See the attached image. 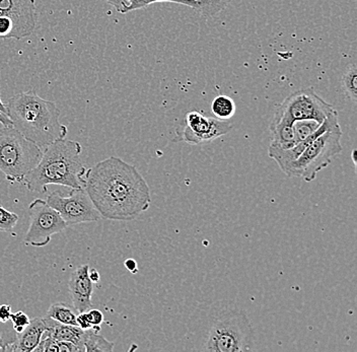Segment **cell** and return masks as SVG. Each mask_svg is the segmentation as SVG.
<instances>
[{
	"mask_svg": "<svg viewBox=\"0 0 357 352\" xmlns=\"http://www.w3.org/2000/svg\"><path fill=\"white\" fill-rule=\"evenodd\" d=\"M11 314H13V311H11L10 306H8V305H1L0 306V322H8V321H10Z\"/></svg>",
	"mask_w": 357,
	"mask_h": 352,
	"instance_id": "obj_30",
	"label": "cell"
},
{
	"mask_svg": "<svg viewBox=\"0 0 357 352\" xmlns=\"http://www.w3.org/2000/svg\"><path fill=\"white\" fill-rule=\"evenodd\" d=\"M342 130L341 127L330 129L307 146L298 159L280 168L287 177L301 178L303 181L311 183L317 175L342 153Z\"/></svg>",
	"mask_w": 357,
	"mask_h": 352,
	"instance_id": "obj_5",
	"label": "cell"
},
{
	"mask_svg": "<svg viewBox=\"0 0 357 352\" xmlns=\"http://www.w3.org/2000/svg\"><path fill=\"white\" fill-rule=\"evenodd\" d=\"M125 267L128 269L130 273H137V263L133 259H127L124 263Z\"/></svg>",
	"mask_w": 357,
	"mask_h": 352,
	"instance_id": "obj_31",
	"label": "cell"
},
{
	"mask_svg": "<svg viewBox=\"0 0 357 352\" xmlns=\"http://www.w3.org/2000/svg\"><path fill=\"white\" fill-rule=\"evenodd\" d=\"M343 89L346 97L350 101L356 102L357 100V68L356 64H351L342 77Z\"/></svg>",
	"mask_w": 357,
	"mask_h": 352,
	"instance_id": "obj_22",
	"label": "cell"
},
{
	"mask_svg": "<svg viewBox=\"0 0 357 352\" xmlns=\"http://www.w3.org/2000/svg\"><path fill=\"white\" fill-rule=\"evenodd\" d=\"M84 188L106 220H135L151 204V189L142 174L117 157L108 158L86 170Z\"/></svg>",
	"mask_w": 357,
	"mask_h": 352,
	"instance_id": "obj_1",
	"label": "cell"
},
{
	"mask_svg": "<svg viewBox=\"0 0 357 352\" xmlns=\"http://www.w3.org/2000/svg\"><path fill=\"white\" fill-rule=\"evenodd\" d=\"M75 312L77 311L75 307L67 306L63 303H57L49 307L46 317L53 319L62 324L77 325V314Z\"/></svg>",
	"mask_w": 357,
	"mask_h": 352,
	"instance_id": "obj_18",
	"label": "cell"
},
{
	"mask_svg": "<svg viewBox=\"0 0 357 352\" xmlns=\"http://www.w3.org/2000/svg\"><path fill=\"white\" fill-rule=\"evenodd\" d=\"M86 312L93 330H95L96 332H100V325L104 322V314L97 309H89V311Z\"/></svg>",
	"mask_w": 357,
	"mask_h": 352,
	"instance_id": "obj_27",
	"label": "cell"
},
{
	"mask_svg": "<svg viewBox=\"0 0 357 352\" xmlns=\"http://www.w3.org/2000/svg\"><path fill=\"white\" fill-rule=\"evenodd\" d=\"M338 126H340L338 120V113H337V111H335L334 113H332L331 115L323 122L322 125L319 127L318 130L312 133V135H310L309 137L305 138L303 141L298 142V144H296V146H292V148L287 149H280L270 146L269 149H268V155H269L272 160L278 162L279 168H282L283 166L292 162V160L298 159L301 153H303V151H305L317 137H320V135H323L326 131L336 128V127Z\"/></svg>",
	"mask_w": 357,
	"mask_h": 352,
	"instance_id": "obj_13",
	"label": "cell"
},
{
	"mask_svg": "<svg viewBox=\"0 0 357 352\" xmlns=\"http://www.w3.org/2000/svg\"><path fill=\"white\" fill-rule=\"evenodd\" d=\"M89 276L93 284H98L100 280V275L97 269H89Z\"/></svg>",
	"mask_w": 357,
	"mask_h": 352,
	"instance_id": "obj_32",
	"label": "cell"
},
{
	"mask_svg": "<svg viewBox=\"0 0 357 352\" xmlns=\"http://www.w3.org/2000/svg\"><path fill=\"white\" fill-rule=\"evenodd\" d=\"M46 202L59 213L67 226L98 222L102 217L84 188H73L67 196L55 191L47 197Z\"/></svg>",
	"mask_w": 357,
	"mask_h": 352,
	"instance_id": "obj_8",
	"label": "cell"
},
{
	"mask_svg": "<svg viewBox=\"0 0 357 352\" xmlns=\"http://www.w3.org/2000/svg\"><path fill=\"white\" fill-rule=\"evenodd\" d=\"M42 155V148L13 126L0 129V171L8 182L24 183Z\"/></svg>",
	"mask_w": 357,
	"mask_h": 352,
	"instance_id": "obj_4",
	"label": "cell"
},
{
	"mask_svg": "<svg viewBox=\"0 0 357 352\" xmlns=\"http://www.w3.org/2000/svg\"><path fill=\"white\" fill-rule=\"evenodd\" d=\"M31 224L24 236V244L28 246L46 247L53 236L62 233L67 224L59 213L46 200L35 199L29 205Z\"/></svg>",
	"mask_w": 357,
	"mask_h": 352,
	"instance_id": "obj_7",
	"label": "cell"
},
{
	"mask_svg": "<svg viewBox=\"0 0 357 352\" xmlns=\"http://www.w3.org/2000/svg\"><path fill=\"white\" fill-rule=\"evenodd\" d=\"M356 151L354 149V151H352V160H354V164H356Z\"/></svg>",
	"mask_w": 357,
	"mask_h": 352,
	"instance_id": "obj_35",
	"label": "cell"
},
{
	"mask_svg": "<svg viewBox=\"0 0 357 352\" xmlns=\"http://www.w3.org/2000/svg\"><path fill=\"white\" fill-rule=\"evenodd\" d=\"M0 124L3 126H13L10 117L6 114L0 112Z\"/></svg>",
	"mask_w": 357,
	"mask_h": 352,
	"instance_id": "obj_33",
	"label": "cell"
},
{
	"mask_svg": "<svg viewBox=\"0 0 357 352\" xmlns=\"http://www.w3.org/2000/svg\"><path fill=\"white\" fill-rule=\"evenodd\" d=\"M270 131L272 137L270 146L274 148L287 149L298 144L294 133V122L279 114L275 113L274 115L273 121L270 125Z\"/></svg>",
	"mask_w": 357,
	"mask_h": 352,
	"instance_id": "obj_17",
	"label": "cell"
},
{
	"mask_svg": "<svg viewBox=\"0 0 357 352\" xmlns=\"http://www.w3.org/2000/svg\"><path fill=\"white\" fill-rule=\"evenodd\" d=\"M88 264L77 267L69 278V293L73 300V307L78 312L89 311L93 307V282L89 276Z\"/></svg>",
	"mask_w": 357,
	"mask_h": 352,
	"instance_id": "obj_12",
	"label": "cell"
},
{
	"mask_svg": "<svg viewBox=\"0 0 357 352\" xmlns=\"http://www.w3.org/2000/svg\"><path fill=\"white\" fill-rule=\"evenodd\" d=\"M43 318L47 327L46 333L48 335L54 339L73 343L84 352V343L86 339V330L80 329L77 325L62 324L46 316Z\"/></svg>",
	"mask_w": 357,
	"mask_h": 352,
	"instance_id": "obj_16",
	"label": "cell"
},
{
	"mask_svg": "<svg viewBox=\"0 0 357 352\" xmlns=\"http://www.w3.org/2000/svg\"><path fill=\"white\" fill-rule=\"evenodd\" d=\"M254 349L251 322L242 312H231L212 325L203 351L244 352Z\"/></svg>",
	"mask_w": 357,
	"mask_h": 352,
	"instance_id": "obj_6",
	"label": "cell"
},
{
	"mask_svg": "<svg viewBox=\"0 0 357 352\" xmlns=\"http://www.w3.org/2000/svg\"><path fill=\"white\" fill-rule=\"evenodd\" d=\"M82 151L79 142L66 138L45 148L39 164L24 179L26 189L43 194L49 185L84 188L86 169Z\"/></svg>",
	"mask_w": 357,
	"mask_h": 352,
	"instance_id": "obj_3",
	"label": "cell"
},
{
	"mask_svg": "<svg viewBox=\"0 0 357 352\" xmlns=\"http://www.w3.org/2000/svg\"><path fill=\"white\" fill-rule=\"evenodd\" d=\"M77 325L82 330L93 329L91 323H89L88 316H86V312L78 313L77 316Z\"/></svg>",
	"mask_w": 357,
	"mask_h": 352,
	"instance_id": "obj_28",
	"label": "cell"
},
{
	"mask_svg": "<svg viewBox=\"0 0 357 352\" xmlns=\"http://www.w3.org/2000/svg\"><path fill=\"white\" fill-rule=\"evenodd\" d=\"M0 17H10L19 40L33 34L37 24L35 0H0Z\"/></svg>",
	"mask_w": 357,
	"mask_h": 352,
	"instance_id": "obj_11",
	"label": "cell"
},
{
	"mask_svg": "<svg viewBox=\"0 0 357 352\" xmlns=\"http://www.w3.org/2000/svg\"><path fill=\"white\" fill-rule=\"evenodd\" d=\"M17 333L13 329L10 320L0 322V351H10L11 345L15 342Z\"/></svg>",
	"mask_w": 357,
	"mask_h": 352,
	"instance_id": "obj_24",
	"label": "cell"
},
{
	"mask_svg": "<svg viewBox=\"0 0 357 352\" xmlns=\"http://www.w3.org/2000/svg\"><path fill=\"white\" fill-rule=\"evenodd\" d=\"M19 222V215L10 213L0 205V231L10 233Z\"/></svg>",
	"mask_w": 357,
	"mask_h": 352,
	"instance_id": "obj_25",
	"label": "cell"
},
{
	"mask_svg": "<svg viewBox=\"0 0 357 352\" xmlns=\"http://www.w3.org/2000/svg\"><path fill=\"white\" fill-rule=\"evenodd\" d=\"M36 352H82V349L66 341L54 339L45 333L41 342L36 347Z\"/></svg>",
	"mask_w": 357,
	"mask_h": 352,
	"instance_id": "obj_19",
	"label": "cell"
},
{
	"mask_svg": "<svg viewBox=\"0 0 357 352\" xmlns=\"http://www.w3.org/2000/svg\"><path fill=\"white\" fill-rule=\"evenodd\" d=\"M335 111L334 107L324 101L314 90L305 89L289 95L275 113L292 122L311 119L323 123Z\"/></svg>",
	"mask_w": 357,
	"mask_h": 352,
	"instance_id": "obj_9",
	"label": "cell"
},
{
	"mask_svg": "<svg viewBox=\"0 0 357 352\" xmlns=\"http://www.w3.org/2000/svg\"><path fill=\"white\" fill-rule=\"evenodd\" d=\"M236 104L229 95H218L211 102V112L216 119L229 120L236 113Z\"/></svg>",
	"mask_w": 357,
	"mask_h": 352,
	"instance_id": "obj_21",
	"label": "cell"
},
{
	"mask_svg": "<svg viewBox=\"0 0 357 352\" xmlns=\"http://www.w3.org/2000/svg\"><path fill=\"white\" fill-rule=\"evenodd\" d=\"M114 342L100 335L99 332H96L93 329L86 330L84 343V352H112L114 351Z\"/></svg>",
	"mask_w": 357,
	"mask_h": 352,
	"instance_id": "obj_20",
	"label": "cell"
},
{
	"mask_svg": "<svg viewBox=\"0 0 357 352\" xmlns=\"http://www.w3.org/2000/svg\"><path fill=\"white\" fill-rule=\"evenodd\" d=\"M126 13L134 10H142L153 3L158 2H173V3L182 4L197 10L204 17H214L222 12L231 0H127Z\"/></svg>",
	"mask_w": 357,
	"mask_h": 352,
	"instance_id": "obj_14",
	"label": "cell"
},
{
	"mask_svg": "<svg viewBox=\"0 0 357 352\" xmlns=\"http://www.w3.org/2000/svg\"><path fill=\"white\" fill-rule=\"evenodd\" d=\"M233 125L229 122L207 117L198 111H191L185 117V126L178 138L192 146L206 144L231 132Z\"/></svg>",
	"mask_w": 357,
	"mask_h": 352,
	"instance_id": "obj_10",
	"label": "cell"
},
{
	"mask_svg": "<svg viewBox=\"0 0 357 352\" xmlns=\"http://www.w3.org/2000/svg\"><path fill=\"white\" fill-rule=\"evenodd\" d=\"M47 327L44 318H33L30 324L21 333L17 334V340L11 345L10 351L13 352H32L41 342Z\"/></svg>",
	"mask_w": 357,
	"mask_h": 352,
	"instance_id": "obj_15",
	"label": "cell"
},
{
	"mask_svg": "<svg viewBox=\"0 0 357 352\" xmlns=\"http://www.w3.org/2000/svg\"><path fill=\"white\" fill-rule=\"evenodd\" d=\"M106 1L111 4L118 13H126L127 6H128L127 0H106Z\"/></svg>",
	"mask_w": 357,
	"mask_h": 352,
	"instance_id": "obj_29",
	"label": "cell"
},
{
	"mask_svg": "<svg viewBox=\"0 0 357 352\" xmlns=\"http://www.w3.org/2000/svg\"><path fill=\"white\" fill-rule=\"evenodd\" d=\"M6 107L13 128L39 148L66 137L68 129L60 123V110L54 102L24 91L11 97Z\"/></svg>",
	"mask_w": 357,
	"mask_h": 352,
	"instance_id": "obj_2",
	"label": "cell"
},
{
	"mask_svg": "<svg viewBox=\"0 0 357 352\" xmlns=\"http://www.w3.org/2000/svg\"><path fill=\"white\" fill-rule=\"evenodd\" d=\"M10 322L15 331L19 334L30 324L31 319L24 312L19 311L17 313L11 314Z\"/></svg>",
	"mask_w": 357,
	"mask_h": 352,
	"instance_id": "obj_26",
	"label": "cell"
},
{
	"mask_svg": "<svg viewBox=\"0 0 357 352\" xmlns=\"http://www.w3.org/2000/svg\"><path fill=\"white\" fill-rule=\"evenodd\" d=\"M321 125L322 123L317 120L305 119L294 121V133H296L298 144L316 132Z\"/></svg>",
	"mask_w": 357,
	"mask_h": 352,
	"instance_id": "obj_23",
	"label": "cell"
},
{
	"mask_svg": "<svg viewBox=\"0 0 357 352\" xmlns=\"http://www.w3.org/2000/svg\"><path fill=\"white\" fill-rule=\"evenodd\" d=\"M0 112L4 114H6V112H8V111H6V105H4L3 102H2L1 95H0ZM6 115H8V114H6Z\"/></svg>",
	"mask_w": 357,
	"mask_h": 352,
	"instance_id": "obj_34",
	"label": "cell"
}]
</instances>
